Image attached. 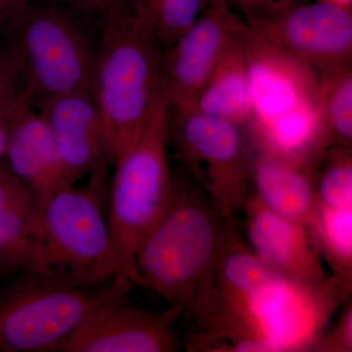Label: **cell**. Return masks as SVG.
I'll use <instances>...</instances> for the list:
<instances>
[{"mask_svg": "<svg viewBox=\"0 0 352 352\" xmlns=\"http://www.w3.org/2000/svg\"><path fill=\"white\" fill-rule=\"evenodd\" d=\"M319 116L328 147L352 145V67L321 76Z\"/></svg>", "mask_w": 352, "mask_h": 352, "instance_id": "20", "label": "cell"}, {"mask_svg": "<svg viewBox=\"0 0 352 352\" xmlns=\"http://www.w3.org/2000/svg\"><path fill=\"white\" fill-rule=\"evenodd\" d=\"M38 206L29 190L0 164V277L24 272Z\"/></svg>", "mask_w": 352, "mask_h": 352, "instance_id": "18", "label": "cell"}, {"mask_svg": "<svg viewBox=\"0 0 352 352\" xmlns=\"http://www.w3.org/2000/svg\"><path fill=\"white\" fill-rule=\"evenodd\" d=\"M163 52L131 12L101 21L90 92L105 124L113 164L138 140L166 97Z\"/></svg>", "mask_w": 352, "mask_h": 352, "instance_id": "4", "label": "cell"}, {"mask_svg": "<svg viewBox=\"0 0 352 352\" xmlns=\"http://www.w3.org/2000/svg\"><path fill=\"white\" fill-rule=\"evenodd\" d=\"M170 105L164 97L138 140L116 162L108 223L122 273L141 286L135 256L173 196L175 176L168 157Z\"/></svg>", "mask_w": 352, "mask_h": 352, "instance_id": "7", "label": "cell"}, {"mask_svg": "<svg viewBox=\"0 0 352 352\" xmlns=\"http://www.w3.org/2000/svg\"><path fill=\"white\" fill-rule=\"evenodd\" d=\"M244 38L245 34L227 51L186 109L226 120L241 129L249 124L252 116V100Z\"/></svg>", "mask_w": 352, "mask_h": 352, "instance_id": "17", "label": "cell"}, {"mask_svg": "<svg viewBox=\"0 0 352 352\" xmlns=\"http://www.w3.org/2000/svg\"><path fill=\"white\" fill-rule=\"evenodd\" d=\"M321 258L336 275L352 281V208L319 203L307 226Z\"/></svg>", "mask_w": 352, "mask_h": 352, "instance_id": "19", "label": "cell"}, {"mask_svg": "<svg viewBox=\"0 0 352 352\" xmlns=\"http://www.w3.org/2000/svg\"><path fill=\"white\" fill-rule=\"evenodd\" d=\"M28 101L23 90L19 69L10 51L0 41V112Z\"/></svg>", "mask_w": 352, "mask_h": 352, "instance_id": "24", "label": "cell"}, {"mask_svg": "<svg viewBox=\"0 0 352 352\" xmlns=\"http://www.w3.org/2000/svg\"><path fill=\"white\" fill-rule=\"evenodd\" d=\"M80 16L66 6L36 1L0 24L32 106L65 94H91L97 44Z\"/></svg>", "mask_w": 352, "mask_h": 352, "instance_id": "6", "label": "cell"}, {"mask_svg": "<svg viewBox=\"0 0 352 352\" xmlns=\"http://www.w3.org/2000/svg\"><path fill=\"white\" fill-rule=\"evenodd\" d=\"M173 110L170 142L182 170L222 214L234 217L252 193V151L242 129L188 109Z\"/></svg>", "mask_w": 352, "mask_h": 352, "instance_id": "9", "label": "cell"}, {"mask_svg": "<svg viewBox=\"0 0 352 352\" xmlns=\"http://www.w3.org/2000/svg\"><path fill=\"white\" fill-rule=\"evenodd\" d=\"M328 1L336 2V3L346 4V6H351V0H328Z\"/></svg>", "mask_w": 352, "mask_h": 352, "instance_id": "29", "label": "cell"}, {"mask_svg": "<svg viewBox=\"0 0 352 352\" xmlns=\"http://www.w3.org/2000/svg\"><path fill=\"white\" fill-rule=\"evenodd\" d=\"M4 162L41 206L60 190L68 188L50 126L31 104L14 118Z\"/></svg>", "mask_w": 352, "mask_h": 352, "instance_id": "15", "label": "cell"}, {"mask_svg": "<svg viewBox=\"0 0 352 352\" xmlns=\"http://www.w3.org/2000/svg\"><path fill=\"white\" fill-rule=\"evenodd\" d=\"M244 43L252 100L245 127L254 152L316 164L330 148L322 133L316 69L249 25Z\"/></svg>", "mask_w": 352, "mask_h": 352, "instance_id": "2", "label": "cell"}, {"mask_svg": "<svg viewBox=\"0 0 352 352\" xmlns=\"http://www.w3.org/2000/svg\"><path fill=\"white\" fill-rule=\"evenodd\" d=\"M242 210L249 245L273 274L305 285L325 279L322 258L307 226L277 214L254 192Z\"/></svg>", "mask_w": 352, "mask_h": 352, "instance_id": "14", "label": "cell"}, {"mask_svg": "<svg viewBox=\"0 0 352 352\" xmlns=\"http://www.w3.org/2000/svg\"><path fill=\"white\" fill-rule=\"evenodd\" d=\"M248 24L224 0H208L188 29L163 52L164 94L171 109H186Z\"/></svg>", "mask_w": 352, "mask_h": 352, "instance_id": "10", "label": "cell"}, {"mask_svg": "<svg viewBox=\"0 0 352 352\" xmlns=\"http://www.w3.org/2000/svg\"><path fill=\"white\" fill-rule=\"evenodd\" d=\"M248 25L273 19L305 0H224Z\"/></svg>", "mask_w": 352, "mask_h": 352, "instance_id": "23", "label": "cell"}, {"mask_svg": "<svg viewBox=\"0 0 352 352\" xmlns=\"http://www.w3.org/2000/svg\"><path fill=\"white\" fill-rule=\"evenodd\" d=\"M132 285L118 289L92 310L58 352H173L177 349L176 323L180 305L148 312L127 305Z\"/></svg>", "mask_w": 352, "mask_h": 352, "instance_id": "11", "label": "cell"}, {"mask_svg": "<svg viewBox=\"0 0 352 352\" xmlns=\"http://www.w3.org/2000/svg\"><path fill=\"white\" fill-rule=\"evenodd\" d=\"M50 126L69 186L83 176L106 179L113 164L105 124L88 92L61 95L32 106Z\"/></svg>", "mask_w": 352, "mask_h": 352, "instance_id": "13", "label": "cell"}, {"mask_svg": "<svg viewBox=\"0 0 352 352\" xmlns=\"http://www.w3.org/2000/svg\"><path fill=\"white\" fill-rule=\"evenodd\" d=\"M207 3L208 0H131V10L164 50L195 22Z\"/></svg>", "mask_w": 352, "mask_h": 352, "instance_id": "21", "label": "cell"}, {"mask_svg": "<svg viewBox=\"0 0 352 352\" xmlns=\"http://www.w3.org/2000/svg\"><path fill=\"white\" fill-rule=\"evenodd\" d=\"M173 176V196L139 245L136 270L141 286L182 305L199 325L210 311L220 254L238 228L185 171Z\"/></svg>", "mask_w": 352, "mask_h": 352, "instance_id": "1", "label": "cell"}, {"mask_svg": "<svg viewBox=\"0 0 352 352\" xmlns=\"http://www.w3.org/2000/svg\"><path fill=\"white\" fill-rule=\"evenodd\" d=\"M65 6L80 15L102 21L119 14L131 12V0H62Z\"/></svg>", "mask_w": 352, "mask_h": 352, "instance_id": "26", "label": "cell"}, {"mask_svg": "<svg viewBox=\"0 0 352 352\" xmlns=\"http://www.w3.org/2000/svg\"><path fill=\"white\" fill-rule=\"evenodd\" d=\"M248 25L305 60L320 78L352 67L351 6L303 1L273 19Z\"/></svg>", "mask_w": 352, "mask_h": 352, "instance_id": "12", "label": "cell"}, {"mask_svg": "<svg viewBox=\"0 0 352 352\" xmlns=\"http://www.w3.org/2000/svg\"><path fill=\"white\" fill-rule=\"evenodd\" d=\"M36 1L38 0H0V24L14 13Z\"/></svg>", "mask_w": 352, "mask_h": 352, "instance_id": "28", "label": "cell"}, {"mask_svg": "<svg viewBox=\"0 0 352 352\" xmlns=\"http://www.w3.org/2000/svg\"><path fill=\"white\" fill-rule=\"evenodd\" d=\"M311 351L351 352L352 351V307L346 300L335 327L329 333H323L315 342Z\"/></svg>", "mask_w": 352, "mask_h": 352, "instance_id": "25", "label": "cell"}, {"mask_svg": "<svg viewBox=\"0 0 352 352\" xmlns=\"http://www.w3.org/2000/svg\"><path fill=\"white\" fill-rule=\"evenodd\" d=\"M127 284L122 275L98 289L32 272L11 277L0 289V352H58L95 307Z\"/></svg>", "mask_w": 352, "mask_h": 352, "instance_id": "8", "label": "cell"}, {"mask_svg": "<svg viewBox=\"0 0 352 352\" xmlns=\"http://www.w3.org/2000/svg\"><path fill=\"white\" fill-rule=\"evenodd\" d=\"M317 166L252 151L254 192L277 214L308 226L318 205L315 191Z\"/></svg>", "mask_w": 352, "mask_h": 352, "instance_id": "16", "label": "cell"}, {"mask_svg": "<svg viewBox=\"0 0 352 352\" xmlns=\"http://www.w3.org/2000/svg\"><path fill=\"white\" fill-rule=\"evenodd\" d=\"M27 103L29 102H21L15 107L0 112V164L4 161V157H6L7 143H8L9 133H10L14 118L19 112L20 109Z\"/></svg>", "mask_w": 352, "mask_h": 352, "instance_id": "27", "label": "cell"}, {"mask_svg": "<svg viewBox=\"0 0 352 352\" xmlns=\"http://www.w3.org/2000/svg\"><path fill=\"white\" fill-rule=\"evenodd\" d=\"M319 203L335 208H352L351 148L333 146L322 156L315 173Z\"/></svg>", "mask_w": 352, "mask_h": 352, "instance_id": "22", "label": "cell"}, {"mask_svg": "<svg viewBox=\"0 0 352 352\" xmlns=\"http://www.w3.org/2000/svg\"><path fill=\"white\" fill-rule=\"evenodd\" d=\"M351 285L336 274L314 285L274 275L217 307L201 326V337L219 352H247L258 342L271 352L311 351L333 312L349 300Z\"/></svg>", "mask_w": 352, "mask_h": 352, "instance_id": "3", "label": "cell"}, {"mask_svg": "<svg viewBox=\"0 0 352 352\" xmlns=\"http://www.w3.org/2000/svg\"><path fill=\"white\" fill-rule=\"evenodd\" d=\"M104 198L105 183L89 179L87 186L60 190L38 206L24 272L83 289L102 288L124 276Z\"/></svg>", "mask_w": 352, "mask_h": 352, "instance_id": "5", "label": "cell"}]
</instances>
